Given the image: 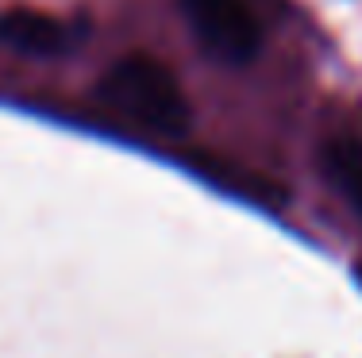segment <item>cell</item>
<instances>
[{
  "label": "cell",
  "mask_w": 362,
  "mask_h": 358,
  "mask_svg": "<svg viewBox=\"0 0 362 358\" xmlns=\"http://www.w3.org/2000/svg\"><path fill=\"white\" fill-rule=\"evenodd\" d=\"M197 42L228 66H247L262 47V28L243 0H181Z\"/></svg>",
  "instance_id": "2"
},
{
  "label": "cell",
  "mask_w": 362,
  "mask_h": 358,
  "mask_svg": "<svg viewBox=\"0 0 362 358\" xmlns=\"http://www.w3.org/2000/svg\"><path fill=\"white\" fill-rule=\"evenodd\" d=\"M100 97L154 131L177 135L189 124V105L177 78L146 54H127L100 78Z\"/></svg>",
  "instance_id": "1"
},
{
  "label": "cell",
  "mask_w": 362,
  "mask_h": 358,
  "mask_svg": "<svg viewBox=\"0 0 362 358\" xmlns=\"http://www.w3.org/2000/svg\"><path fill=\"white\" fill-rule=\"evenodd\" d=\"M324 169L332 177V185L347 197V204L362 220V143L347 139V135L327 139L324 143Z\"/></svg>",
  "instance_id": "4"
},
{
  "label": "cell",
  "mask_w": 362,
  "mask_h": 358,
  "mask_svg": "<svg viewBox=\"0 0 362 358\" xmlns=\"http://www.w3.org/2000/svg\"><path fill=\"white\" fill-rule=\"evenodd\" d=\"M0 39H4L12 50H20V54L54 58V54H66V50L81 39V31H77L74 23L58 20V16L16 8V12L0 16Z\"/></svg>",
  "instance_id": "3"
}]
</instances>
